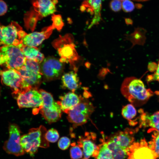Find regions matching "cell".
Instances as JSON below:
<instances>
[{"mask_svg": "<svg viewBox=\"0 0 159 159\" xmlns=\"http://www.w3.org/2000/svg\"><path fill=\"white\" fill-rule=\"evenodd\" d=\"M122 94L135 107L145 104L153 95L150 89H147L143 82L134 77H127L122 82L121 88Z\"/></svg>", "mask_w": 159, "mask_h": 159, "instance_id": "6da1fadb", "label": "cell"}, {"mask_svg": "<svg viewBox=\"0 0 159 159\" xmlns=\"http://www.w3.org/2000/svg\"><path fill=\"white\" fill-rule=\"evenodd\" d=\"M46 130L45 128L41 126L31 129L28 133L21 136L20 143L24 152L33 156L39 147H48L49 143L45 137Z\"/></svg>", "mask_w": 159, "mask_h": 159, "instance_id": "7a4b0ae2", "label": "cell"}, {"mask_svg": "<svg viewBox=\"0 0 159 159\" xmlns=\"http://www.w3.org/2000/svg\"><path fill=\"white\" fill-rule=\"evenodd\" d=\"M22 43L17 46L3 45L0 47V55L8 69L18 70L25 63L26 58L22 50Z\"/></svg>", "mask_w": 159, "mask_h": 159, "instance_id": "3957f363", "label": "cell"}, {"mask_svg": "<svg viewBox=\"0 0 159 159\" xmlns=\"http://www.w3.org/2000/svg\"><path fill=\"white\" fill-rule=\"evenodd\" d=\"M54 46L57 49L60 57V61L62 62L69 63L74 66V70L77 71L74 63L80 59L75 48L73 42L72 37L70 35H67L64 37H60L54 43Z\"/></svg>", "mask_w": 159, "mask_h": 159, "instance_id": "277c9868", "label": "cell"}, {"mask_svg": "<svg viewBox=\"0 0 159 159\" xmlns=\"http://www.w3.org/2000/svg\"><path fill=\"white\" fill-rule=\"evenodd\" d=\"M94 110L92 103L82 97L80 102L67 112V118L73 127H75L86 123Z\"/></svg>", "mask_w": 159, "mask_h": 159, "instance_id": "5b68a950", "label": "cell"}, {"mask_svg": "<svg viewBox=\"0 0 159 159\" xmlns=\"http://www.w3.org/2000/svg\"><path fill=\"white\" fill-rule=\"evenodd\" d=\"M16 71L26 87L37 88L42 76L39 63L26 59L23 66Z\"/></svg>", "mask_w": 159, "mask_h": 159, "instance_id": "8992f818", "label": "cell"}, {"mask_svg": "<svg viewBox=\"0 0 159 159\" xmlns=\"http://www.w3.org/2000/svg\"><path fill=\"white\" fill-rule=\"evenodd\" d=\"M26 34L15 22L6 26L0 23V45H19L22 43V39Z\"/></svg>", "mask_w": 159, "mask_h": 159, "instance_id": "52a82bcc", "label": "cell"}, {"mask_svg": "<svg viewBox=\"0 0 159 159\" xmlns=\"http://www.w3.org/2000/svg\"><path fill=\"white\" fill-rule=\"evenodd\" d=\"M39 91L43 99V105L40 110L42 116L49 123L57 121L61 116L62 110L57 102L54 101L52 95L45 90Z\"/></svg>", "mask_w": 159, "mask_h": 159, "instance_id": "ba28073f", "label": "cell"}, {"mask_svg": "<svg viewBox=\"0 0 159 159\" xmlns=\"http://www.w3.org/2000/svg\"><path fill=\"white\" fill-rule=\"evenodd\" d=\"M15 97L19 108H34V112L36 113L43 105L42 96L37 88H32L22 91Z\"/></svg>", "mask_w": 159, "mask_h": 159, "instance_id": "9c48e42d", "label": "cell"}, {"mask_svg": "<svg viewBox=\"0 0 159 159\" xmlns=\"http://www.w3.org/2000/svg\"><path fill=\"white\" fill-rule=\"evenodd\" d=\"M40 66L42 76L47 81L58 79L61 76L64 70L63 63L57 59L52 57L44 59Z\"/></svg>", "mask_w": 159, "mask_h": 159, "instance_id": "30bf717a", "label": "cell"}, {"mask_svg": "<svg viewBox=\"0 0 159 159\" xmlns=\"http://www.w3.org/2000/svg\"><path fill=\"white\" fill-rule=\"evenodd\" d=\"M9 130V137L4 144V150L8 154L16 156L23 155L24 151L20 143L21 132L19 127L15 124H11Z\"/></svg>", "mask_w": 159, "mask_h": 159, "instance_id": "8fae6325", "label": "cell"}, {"mask_svg": "<svg viewBox=\"0 0 159 159\" xmlns=\"http://www.w3.org/2000/svg\"><path fill=\"white\" fill-rule=\"evenodd\" d=\"M0 76L2 82L10 87L13 91V94L15 95L29 88L26 86L20 75L15 70L8 69L0 70Z\"/></svg>", "mask_w": 159, "mask_h": 159, "instance_id": "7c38bea8", "label": "cell"}, {"mask_svg": "<svg viewBox=\"0 0 159 159\" xmlns=\"http://www.w3.org/2000/svg\"><path fill=\"white\" fill-rule=\"evenodd\" d=\"M95 139V134L86 132L85 137L81 136L78 142V146L82 148L84 158L82 159H89L91 156L96 157L97 156L100 146H97L93 142Z\"/></svg>", "mask_w": 159, "mask_h": 159, "instance_id": "4fadbf2b", "label": "cell"}, {"mask_svg": "<svg viewBox=\"0 0 159 159\" xmlns=\"http://www.w3.org/2000/svg\"><path fill=\"white\" fill-rule=\"evenodd\" d=\"M143 140V145L134 143L128 149V159H156L157 155L153 150L148 147Z\"/></svg>", "mask_w": 159, "mask_h": 159, "instance_id": "5bb4252c", "label": "cell"}, {"mask_svg": "<svg viewBox=\"0 0 159 159\" xmlns=\"http://www.w3.org/2000/svg\"><path fill=\"white\" fill-rule=\"evenodd\" d=\"M53 29L52 25L44 28L41 32L26 34L22 39V44L25 46L36 47L50 36Z\"/></svg>", "mask_w": 159, "mask_h": 159, "instance_id": "9a60e30c", "label": "cell"}, {"mask_svg": "<svg viewBox=\"0 0 159 159\" xmlns=\"http://www.w3.org/2000/svg\"><path fill=\"white\" fill-rule=\"evenodd\" d=\"M34 10L42 17L54 14L56 11L57 0H32Z\"/></svg>", "mask_w": 159, "mask_h": 159, "instance_id": "2e32d148", "label": "cell"}, {"mask_svg": "<svg viewBox=\"0 0 159 159\" xmlns=\"http://www.w3.org/2000/svg\"><path fill=\"white\" fill-rule=\"evenodd\" d=\"M133 133V130L126 128L114 134L110 139L122 148L128 150L134 141Z\"/></svg>", "mask_w": 159, "mask_h": 159, "instance_id": "e0dca14e", "label": "cell"}, {"mask_svg": "<svg viewBox=\"0 0 159 159\" xmlns=\"http://www.w3.org/2000/svg\"><path fill=\"white\" fill-rule=\"evenodd\" d=\"M82 98V97L79 96L74 92H69L60 96V100L57 102L61 110L67 113L80 102Z\"/></svg>", "mask_w": 159, "mask_h": 159, "instance_id": "ac0fdd59", "label": "cell"}, {"mask_svg": "<svg viewBox=\"0 0 159 159\" xmlns=\"http://www.w3.org/2000/svg\"><path fill=\"white\" fill-rule=\"evenodd\" d=\"M102 0H85L80 7L82 11H87L94 14V17L90 26L97 23L101 19L100 11Z\"/></svg>", "mask_w": 159, "mask_h": 159, "instance_id": "d6986e66", "label": "cell"}, {"mask_svg": "<svg viewBox=\"0 0 159 159\" xmlns=\"http://www.w3.org/2000/svg\"><path fill=\"white\" fill-rule=\"evenodd\" d=\"M139 112L141 114L139 119L141 126H149L151 127V130H154L159 132V111L151 115L144 112L141 110Z\"/></svg>", "mask_w": 159, "mask_h": 159, "instance_id": "ffe728a7", "label": "cell"}, {"mask_svg": "<svg viewBox=\"0 0 159 159\" xmlns=\"http://www.w3.org/2000/svg\"><path fill=\"white\" fill-rule=\"evenodd\" d=\"M62 87L74 92L80 85L77 71H71L64 73L61 78Z\"/></svg>", "mask_w": 159, "mask_h": 159, "instance_id": "44dd1931", "label": "cell"}, {"mask_svg": "<svg viewBox=\"0 0 159 159\" xmlns=\"http://www.w3.org/2000/svg\"><path fill=\"white\" fill-rule=\"evenodd\" d=\"M21 49L24 55L27 59L33 61L39 64L41 63L44 59V55L36 47L23 45Z\"/></svg>", "mask_w": 159, "mask_h": 159, "instance_id": "7402d4cb", "label": "cell"}, {"mask_svg": "<svg viewBox=\"0 0 159 159\" xmlns=\"http://www.w3.org/2000/svg\"><path fill=\"white\" fill-rule=\"evenodd\" d=\"M106 143L112 152L113 159H124L128 156V150L122 148L110 139Z\"/></svg>", "mask_w": 159, "mask_h": 159, "instance_id": "603a6c76", "label": "cell"}, {"mask_svg": "<svg viewBox=\"0 0 159 159\" xmlns=\"http://www.w3.org/2000/svg\"><path fill=\"white\" fill-rule=\"evenodd\" d=\"M121 114L123 117L128 121L130 125H135L137 123L136 120L134 119L136 116L137 110L131 104H127L122 107Z\"/></svg>", "mask_w": 159, "mask_h": 159, "instance_id": "cb8c5ba5", "label": "cell"}, {"mask_svg": "<svg viewBox=\"0 0 159 159\" xmlns=\"http://www.w3.org/2000/svg\"><path fill=\"white\" fill-rule=\"evenodd\" d=\"M145 30L143 28H138L135 29L134 32L127 36V39L132 43L133 46L136 44L143 45L145 42L146 37Z\"/></svg>", "mask_w": 159, "mask_h": 159, "instance_id": "d4e9b609", "label": "cell"}, {"mask_svg": "<svg viewBox=\"0 0 159 159\" xmlns=\"http://www.w3.org/2000/svg\"><path fill=\"white\" fill-rule=\"evenodd\" d=\"M100 150L97 159H113L112 153L108 147L106 142L99 145Z\"/></svg>", "mask_w": 159, "mask_h": 159, "instance_id": "484cf974", "label": "cell"}, {"mask_svg": "<svg viewBox=\"0 0 159 159\" xmlns=\"http://www.w3.org/2000/svg\"><path fill=\"white\" fill-rule=\"evenodd\" d=\"M42 17L34 10L27 12L25 14L24 20L25 23L27 24H33L34 25L38 19Z\"/></svg>", "mask_w": 159, "mask_h": 159, "instance_id": "4316f807", "label": "cell"}, {"mask_svg": "<svg viewBox=\"0 0 159 159\" xmlns=\"http://www.w3.org/2000/svg\"><path fill=\"white\" fill-rule=\"evenodd\" d=\"M70 154L72 159H80L82 158L83 152L80 147L76 145L75 143L71 144Z\"/></svg>", "mask_w": 159, "mask_h": 159, "instance_id": "83f0119b", "label": "cell"}, {"mask_svg": "<svg viewBox=\"0 0 159 159\" xmlns=\"http://www.w3.org/2000/svg\"><path fill=\"white\" fill-rule=\"evenodd\" d=\"M45 137L46 140L48 142L55 143L58 140L59 134L57 130L52 128L46 131Z\"/></svg>", "mask_w": 159, "mask_h": 159, "instance_id": "f1b7e54d", "label": "cell"}, {"mask_svg": "<svg viewBox=\"0 0 159 159\" xmlns=\"http://www.w3.org/2000/svg\"><path fill=\"white\" fill-rule=\"evenodd\" d=\"M52 18L53 27L54 29L56 28L58 31L61 30L64 25L61 16L53 14Z\"/></svg>", "mask_w": 159, "mask_h": 159, "instance_id": "f546056e", "label": "cell"}, {"mask_svg": "<svg viewBox=\"0 0 159 159\" xmlns=\"http://www.w3.org/2000/svg\"><path fill=\"white\" fill-rule=\"evenodd\" d=\"M70 144V140L68 138L66 137H63L59 140L58 145L60 149L64 150L69 147Z\"/></svg>", "mask_w": 159, "mask_h": 159, "instance_id": "4dcf8cb0", "label": "cell"}, {"mask_svg": "<svg viewBox=\"0 0 159 159\" xmlns=\"http://www.w3.org/2000/svg\"><path fill=\"white\" fill-rule=\"evenodd\" d=\"M122 7L125 12L132 11L134 9L133 3L130 0H124L122 2Z\"/></svg>", "mask_w": 159, "mask_h": 159, "instance_id": "1f68e13d", "label": "cell"}, {"mask_svg": "<svg viewBox=\"0 0 159 159\" xmlns=\"http://www.w3.org/2000/svg\"><path fill=\"white\" fill-rule=\"evenodd\" d=\"M110 7L114 11H120L122 7V2L119 0H112L110 3Z\"/></svg>", "mask_w": 159, "mask_h": 159, "instance_id": "d6a6232c", "label": "cell"}, {"mask_svg": "<svg viewBox=\"0 0 159 159\" xmlns=\"http://www.w3.org/2000/svg\"><path fill=\"white\" fill-rule=\"evenodd\" d=\"M156 80L159 82V60L158 62L157 69L154 74L148 75L147 77L148 82Z\"/></svg>", "mask_w": 159, "mask_h": 159, "instance_id": "836d02e7", "label": "cell"}, {"mask_svg": "<svg viewBox=\"0 0 159 159\" xmlns=\"http://www.w3.org/2000/svg\"><path fill=\"white\" fill-rule=\"evenodd\" d=\"M8 10L6 3L3 0H0V16L4 15Z\"/></svg>", "mask_w": 159, "mask_h": 159, "instance_id": "e575fe53", "label": "cell"}, {"mask_svg": "<svg viewBox=\"0 0 159 159\" xmlns=\"http://www.w3.org/2000/svg\"><path fill=\"white\" fill-rule=\"evenodd\" d=\"M154 151L157 155L159 156V132L157 134L155 138Z\"/></svg>", "mask_w": 159, "mask_h": 159, "instance_id": "d590c367", "label": "cell"}, {"mask_svg": "<svg viewBox=\"0 0 159 159\" xmlns=\"http://www.w3.org/2000/svg\"><path fill=\"white\" fill-rule=\"evenodd\" d=\"M158 64L154 62H150L148 66L149 70L151 72H155L157 69Z\"/></svg>", "mask_w": 159, "mask_h": 159, "instance_id": "8d00e7d4", "label": "cell"}, {"mask_svg": "<svg viewBox=\"0 0 159 159\" xmlns=\"http://www.w3.org/2000/svg\"><path fill=\"white\" fill-rule=\"evenodd\" d=\"M4 64V61L2 57L0 55V65L3 64Z\"/></svg>", "mask_w": 159, "mask_h": 159, "instance_id": "74e56055", "label": "cell"}, {"mask_svg": "<svg viewBox=\"0 0 159 159\" xmlns=\"http://www.w3.org/2000/svg\"><path fill=\"white\" fill-rule=\"evenodd\" d=\"M133 0L136 1H145L147 0Z\"/></svg>", "mask_w": 159, "mask_h": 159, "instance_id": "f35d334b", "label": "cell"}, {"mask_svg": "<svg viewBox=\"0 0 159 159\" xmlns=\"http://www.w3.org/2000/svg\"><path fill=\"white\" fill-rule=\"evenodd\" d=\"M120 0V1H123V0Z\"/></svg>", "mask_w": 159, "mask_h": 159, "instance_id": "ab89813d", "label": "cell"}]
</instances>
